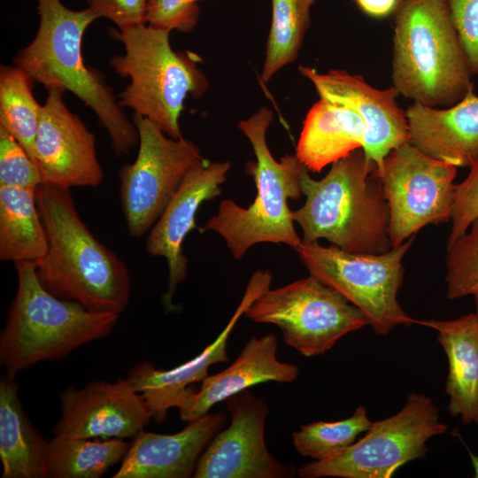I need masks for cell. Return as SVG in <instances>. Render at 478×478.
<instances>
[{"label": "cell", "mask_w": 478, "mask_h": 478, "mask_svg": "<svg viewBox=\"0 0 478 478\" xmlns=\"http://www.w3.org/2000/svg\"><path fill=\"white\" fill-rule=\"evenodd\" d=\"M446 297L478 296V217L462 235L446 243Z\"/></svg>", "instance_id": "f546056e"}, {"label": "cell", "mask_w": 478, "mask_h": 478, "mask_svg": "<svg viewBox=\"0 0 478 478\" xmlns=\"http://www.w3.org/2000/svg\"><path fill=\"white\" fill-rule=\"evenodd\" d=\"M475 301V306H476V314L478 315V296L474 297Z\"/></svg>", "instance_id": "74e56055"}, {"label": "cell", "mask_w": 478, "mask_h": 478, "mask_svg": "<svg viewBox=\"0 0 478 478\" xmlns=\"http://www.w3.org/2000/svg\"><path fill=\"white\" fill-rule=\"evenodd\" d=\"M273 118L269 108L261 107L237 125L256 156V161L249 162L245 168L257 188L254 201L243 208L232 199L222 200L217 214L199 228L200 233L212 230L223 237L235 259L257 243H283L294 249L302 243L288 201L302 197L305 166L293 154H286L279 161L272 156L266 131Z\"/></svg>", "instance_id": "8992f818"}, {"label": "cell", "mask_w": 478, "mask_h": 478, "mask_svg": "<svg viewBox=\"0 0 478 478\" xmlns=\"http://www.w3.org/2000/svg\"><path fill=\"white\" fill-rule=\"evenodd\" d=\"M437 332L449 364L445 392L449 412L465 425L478 424V315L471 312L447 320H417Z\"/></svg>", "instance_id": "7402d4cb"}, {"label": "cell", "mask_w": 478, "mask_h": 478, "mask_svg": "<svg viewBox=\"0 0 478 478\" xmlns=\"http://www.w3.org/2000/svg\"><path fill=\"white\" fill-rule=\"evenodd\" d=\"M59 399L61 415L53 436L124 439L134 437L152 419L143 396L127 378L94 381L81 389L70 387Z\"/></svg>", "instance_id": "9a60e30c"}, {"label": "cell", "mask_w": 478, "mask_h": 478, "mask_svg": "<svg viewBox=\"0 0 478 478\" xmlns=\"http://www.w3.org/2000/svg\"><path fill=\"white\" fill-rule=\"evenodd\" d=\"M414 237L380 254L351 253L318 242L301 243L294 250L311 275L343 296L365 314L375 334L385 335L399 325L417 322L397 300L404 281L403 258Z\"/></svg>", "instance_id": "ba28073f"}, {"label": "cell", "mask_w": 478, "mask_h": 478, "mask_svg": "<svg viewBox=\"0 0 478 478\" xmlns=\"http://www.w3.org/2000/svg\"><path fill=\"white\" fill-rule=\"evenodd\" d=\"M372 424L366 408L359 405L349 418L302 425L292 434L293 445L301 456L322 461L351 446L358 436L366 432Z\"/></svg>", "instance_id": "f1b7e54d"}, {"label": "cell", "mask_w": 478, "mask_h": 478, "mask_svg": "<svg viewBox=\"0 0 478 478\" xmlns=\"http://www.w3.org/2000/svg\"><path fill=\"white\" fill-rule=\"evenodd\" d=\"M244 314L253 322L278 327L284 343L305 357L322 355L344 335L369 325L358 307L311 274L269 288Z\"/></svg>", "instance_id": "30bf717a"}, {"label": "cell", "mask_w": 478, "mask_h": 478, "mask_svg": "<svg viewBox=\"0 0 478 478\" xmlns=\"http://www.w3.org/2000/svg\"><path fill=\"white\" fill-rule=\"evenodd\" d=\"M226 420L224 412H208L173 435L140 430L112 478L193 476L198 459Z\"/></svg>", "instance_id": "d6986e66"}, {"label": "cell", "mask_w": 478, "mask_h": 478, "mask_svg": "<svg viewBox=\"0 0 478 478\" xmlns=\"http://www.w3.org/2000/svg\"><path fill=\"white\" fill-rule=\"evenodd\" d=\"M199 14L198 0H148L146 24L170 32L190 33Z\"/></svg>", "instance_id": "1f68e13d"}, {"label": "cell", "mask_w": 478, "mask_h": 478, "mask_svg": "<svg viewBox=\"0 0 478 478\" xmlns=\"http://www.w3.org/2000/svg\"><path fill=\"white\" fill-rule=\"evenodd\" d=\"M18 286L0 335V364L5 377L42 361L64 358L75 349L109 335L119 313L95 312L50 293L40 281L35 262L15 264Z\"/></svg>", "instance_id": "277c9868"}, {"label": "cell", "mask_w": 478, "mask_h": 478, "mask_svg": "<svg viewBox=\"0 0 478 478\" xmlns=\"http://www.w3.org/2000/svg\"><path fill=\"white\" fill-rule=\"evenodd\" d=\"M305 204L293 211L302 243L326 239L351 253L389 251V208L376 164L362 148L334 162L321 180L302 173Z\"/></svg>", "instance_id": "7a4b0ae2"}, {"label": "cell", "mask_w": 478, "mask_h": 478, "mask_svg": "<svg viewBox=\"0 0 478 478\" xmlns=\"http://www.w3.org/2000/svg\"><path fill=\"white\" fill-rule=\"evenodd\" d=\"M469 456L474 470V477L478 478V455H474L469 451Z\"/></svg>", "instance_id": "8d00e7d4"}, {"label": "cell", "mask_w": 478, "mask_h": 478, "mask_svg": "<svg viewBox=\"0 0 478 478\" xmlns=\"http://www.w3.org/2000/svg\"><path fill=\"white\" fill-rule=\"evenodd\" d=\"M47 91L34 157L42 184L65 189L98 186L104 172L94 134L66 106L63 89L51 87Z\"/></svg>", "instance_id": "5bb4252c"}, {"label": "cell", "mask_w": 478, "mask_h": 478, "mask_svg": "<svg viewBox=\"0 0 478 478\" xmlns=\"http://www.w3.org/2000/svg\"><path fill=\"white\" fill-rule=\"evenodd\" d=\"M35 196L48 239L45 256L35 262L42 284L89 310L123 312L131 294L125 263L82 221L69 189L41 184Z\"/></svg>", "instance_id": "6da1fadb"}, {"label": "cell", "mask_w": 478, "mask_h": 478, "mask_svg": "<svg viewBox=\"0 0 478 478\" xmlns=\"http://www.w3.org/2000/svg\"><path fill=\"white\" fill-rule=\"evenodd\" d=\"M111 35L124 47V54L109 60L112 68L129 84L119 94L123 108L152 121L168 136L182 135L179 118L188 96H202L209 82L198 67L200 58L173 50L170 31L139 25Z\"/></svg>", "instance_id": "52a82bcc"}, {"label": "cell", "mask_w": 478, "mask_h": 478, "mask_svg": "<svg viewBox=\"0 0 478 478\" xmlns=\"http://www.w3.org/2000/svg\"><path fill=\"white\" fill-rule=\"evenodd\" d=\"M40 171L24 148L0 127V186L36 189Z\"/></svg>", "instance_id": "4dcf8cb0"}, {"label": "cell", "mask_w": 478, "mask_h": 478, "mask_svg": "<svg viewBox=\"0 0 478 478\" xmlns=\"http://www.w3.org/2000/svg\"><path fill=\"white\" fill-rule=\"evenodd\" d=\"M472 74H478V0H446Z\"/></svg>", "instance_id": "836d02e7"}, {"label": "cell", "mask_w": 478, "mask_h": 478, "mask_svg": "<svg viewBox=\"0 0 478 478\" xmlns=\"http://www.w3.org/2000/svg\"><path fill=\"white\" fill-rule=\"evenodd\" d=\"M272 22L261 73L268 82L282 67L297 58L310 24V10L315 0H271Z\"/></svg>", "instance_id": "83f0119b"}, {"label": "cell", "mask_w": 478, "mask_h": 478, "mask_svg": "<svg viewBox=\"0 0 478 478\" xmlns=\"http://www.w3.org/2000/svg\"><path fill=\"white\" fill-rule=\"evenodd\" d=\"M409 143L435 159L470 166L478 159V95L471 89L446 109L413 102L405 111Z\"/></svg>", "instance_id": "44dd1931"}, {"label": "cell", "mask_w": 478, "mask_h": 478, "mask_svg": "<svg viewBox=\"0 0 478 478\" xmlns=\"http://www.w3.org/2000/svg\"><path fill=\"white\" fill-rule=\"evenodd\" d=\"M230 163L210 162L203 158L187 174L170 203L150 230L146 240L147 252L163 257L168 268V286L162 297L166 312L174 310L173 297L185 280L189 260L183 253V241L197 227L196 215L199 206L219 197L227 180Z\"/></svg>", "instance_id": "e0dca14e"}, {"label": "cell", "mask_w": 478, "mask_h": 478, "mask_svg": "<svg viewBox=\"0 0 478 478\" xmlns=\"http://www.w3.org/2000/svg\"><path fill=\"white\" fill-rule=\"evenodd\" d=\"M299 71L313 84L320 98L350 108L363 119L366 133L362 149L378 170L393 149L409 143L406 113L397 104L400 94L394 86L378 89L362 76L343 70L320 73L300 66Z\"/></svg>", "instance_id": "2e32d148"}, {"label": "cell", "mask_w": 478, "mask_h": 478, "mask_svg": "<svg viewBox=\"0 0 478 478\" xmlns=\"http://www.w3.org/2000/svg\"><path fill=\"white\" fill-rule=\"evenodd\" d=\"M47 250L35 189L0 186V259L37 262Z\"/></svg>", "instance_id": "d4e9b609"}, {"label": "cell", "mask_w": 478, "mask_h": 478, "mask_svg": "<svg viewBox=\"0 0 478 478\" xmlns=\"http://www.w3.org/2000/svg\"><path fill=\"white\" fill-rule=\"evenodd\" d=\"M99 18L112 21L119 30L146 24L148 0H86Z\"/></svg>", "instance_id": "e575fe53"}, {"label": "cell", "mask_w": 478, "mask_h": 478, "mask_svg": "<svg viewBox=\"0 0 478 478\" xmlns=\"http://www.w3.org/2000/svg\"><path fill=\"white\" fill-rule=\"evenodd\" d=\"M230 424L219 431L197 463L195 478H291L296 468L268 451L265 440L267 405L249 390L226 400Z\"/></svg>", "instance_id": "4fadbf2b"}, {"label": "cell", "mask_w": 478, "mask_h": 478, "mask_svg": "<svg viewBox=\"0 0 478 478\" xmlns=\"http://www.w3.org/2000/svg\"><path fill=\"white\" fill-rule=\"evenodd\" d=\"M359 9L374 18H384L395 12L399 0H355Z\"/></svg>", "instance_id": "d590c367"}, {"label": "cell", "mask_w": 478, "mask_h": 478, "mask_svg": "<svg viewBox=\"0 0 478 478\" xmlns=\"http://www.w3.org/2000/svg\"><path fill=\"white\" fill-rule=\"evenodd\" d=\"M49 440L34 428L14 379L0 382V459L3 478H47Z\"/></svg>", "instance_id": "cb8c5ba5"}, {"label": "cell", "mask_w": 478, "mask_h": 478, "mask_svg": "<svg viewBox=\"0 0 478 478\" xmlns=\"http://www.w3.org/2000/svg\"><path fill=\"white\" fill-rule=\"evenodd\" d=\"M366 125L350 108L320 98L308 111L296 147V156L309 171L363 148Z\"/></svg>", "instance_id": "603a6c76"}, {"label": "cell", "mask_w": 478, "mask_h": 478, "mask_svg": "<svg viewBox=\"0 0 478 478\" xmlns=\"http://www.w3.org/2000/svg\"><path fill=\"white\" fill-rule=\"evenodd\" d=\"M138 152L119 173L120 200L128 233L139 237L151 229L189 171L204 158L197 145L166 136L150 120L134 114Z\"/></svg>", "instance_id": "8fae6325"}, {"label": "cell", "mask_w": 478, "mask_h": 478, "mask_svg": "<svg viewBox=\"0 0 478 478\" xmlns=\"http://www.w3.org/2000/svg\"><path fill=\"white\" fill-rule=\"evenodd\" d=\"M467 176L456 184L451 216L450 243L462 235L478 217V159L470 166Z\"/></svg>", "instance_id": "d6a6232c"}, {"label": "cell", "mask_w": 478, "mask_h": 478, "mask_svg": "<svg viewBox=\"0 0 478 478\" xmlns=\"http://www.w3.org/2000/svg\"><path fill=\"white\" fill-rule=\"evenodd\" d=\"M128 447L121 438L53 436L48 443L47 478H98L124 458Z\"/></svg>", "instance_id": "484cf974"}, {"label": "cell", "mask_w": 478, "mask_h": 478, "mask_svg": "<svg viewBox=\"0 0 478 478\" xmlns=\"http://www.w3.org/2000/svg\"><path fill=\"white\" fill-rule=\"evenodd\" d=\"M272 280L273 274L269 270L253 273L238 307L224 329L192 359L169 370L157 369L150 363L143 362L129 371L127 378L135 390L143 396L152 419L157 421L165 420L170 408H178L195 392L190 384L207 377L212 365L228 360L227 344L232 330L252 302L270 288Z\"/></svg>", "instance_id": "ac0fdd59"}, {"label": "cell", "mask_w": 478, "mask_h": 478, "mask_svg": "<svg viewBox=\"0 0 478 478\" xmlns=\"http://www.w3.org/2000/svg\"><path fill=\"white\" fill-rule=\"evenodd\" d=\"M433 400L411 393L396 414L373 422L366 434L339 454L299 466L301 478H390L405 464L423 459L427 442L446 432Z\"/></svg>", "instance_id": "9c48e42d"}, {"label": "cell", "mask_w": 478, "mask_h": 478, "mask_svg": "<svg viewBox=\"0 0 478 478\" xmlns=\"http://www.w3.org/2000/svg\"><path fill=\"white\" fill-rule=\"evenodd\" d=\"M394 13L393 86L431 107L460 101L472 73L446 0H399Z\"/></svg>", "instance_id": "5b68a950"}, {"label": "cell", "mask_w": 478, "mask_h": 478, "mask_svg": "<svg viewBox=\"0 0 478 478\" xmlns=\"http://www.w3.org/2000/svg\"><path fill=\"white\" fill-rule=\"evenodd\" d=\"M37 9L35 36L18 51L14 66L46 89L56 87L76 96L96 115L114 152L128 154L138 146L135 123L127 118L104 76L86 66L82 56L84 33L98 15L89 7L71 10L60 0H37Z\"/></svg>", "instance_id": "3957f363"}, {"label": "cell", "mask_w": 478, "mask_h": 478, "mask_svg": "<svg viewBox=\"0 0 478 478\" xmlns=\"http://www.w3.org/2000/svg\"><path fill=\"white\" fill-rule=\"evenodd\" d=\"M277 351L275 334L251 336L228 367L205 377L200 389L178 407L180 419L193 421L208 413L214 405L256 384L293 382L299 374V367L279 360Z\"/></svg>", "instance_id": "ffe728a7"}, {"label": "cell", "mask_w": 478, "mask_h": 478, "mask_svg": "<svg viewBox=\"0 0 478 478\" xmlns=\"http://www.w3.org/2000/svg\"><path fill=\"white\" fill-rule=\"evenodd\" d=\"M378 171L389 208L393 247L429 224L451 220L455 166L430 158L405 143L385 157Z\"/></svg>", "instance_id": "7c38bea8"}, {"label": "cell", "mask_w": 478, "mask_h": 478, "mask_svg": "<svg viewBox=\"0 0 478 478\" xmlns=\"http://www.w3.org/2000/svg\"><path fill=\"white\" fill-rule=\"evenodd\" d=\"M34 81L16 66L0 68V127L24 148L34 161L42 106L33 94Z\"/></svg>", "instance_id": "4316f807"}]
</instances>
